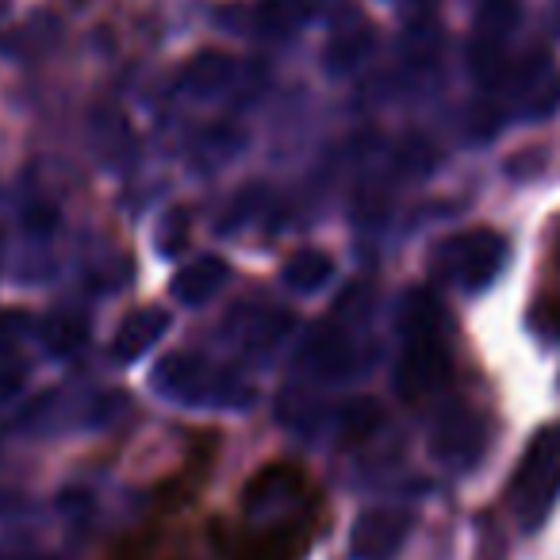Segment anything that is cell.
Wrapping results in <instances>:
<instances>
[{"mask_svg":"<svg viewBox=\"0 0 560 560\" xmlns=\"http://www.w3.org/2000/svg\"><path fill=\"white\" fill-rule=\"evenodd\" d=\"M511 499L526 529H537L549 518V511L560 499V422L545 427L526 445L518 468H514Z\"/></svg>","mask_w":560,"mask_h":560,"instance_id":"1","label":"cell"},{"mask_svg":"<svg viewBox=\"0 0 560 560\" xmlns=\"http://www.w3.org/2000/svg\"><path fill=\"white\" fill-rule=\"evenodd\" d=\"M503 261H506V246L495 231H465V234H453V238H445L442 246H438L434 272H442L457 289L480 292L495 280Z\"/></svg>","mask_w":560,"mask_h":560,"instance_id":"2","label":"cell"},{"mask_svg":"<svg viewBox=\"0 0 560 560\" xmlns=\"http://www.w3.org/2000/svg\"><path fill=\"white\" fill-rule=\"evenodd\" d=\"M450 381V350L442 342V330L407 335L404 358L396 365V388L404 399H427Z\"/></svg>","mask_w":560,"mask_h":560,"instance_id":"3","label":"cell"},{"mask_svg":"<svg viewBox=\"0 0 560 560\" xmlns=\"http://www.w3.org/2000/svg\"><path fill=\"white\" fill-rule=\"evenodd\" d=\"M488 445V427L476 411L468 407H445L434 419L430 430V453H434L442 465L453 468H468Z\"/></svg>","mask_w":560,"mask_h":560,"instance_id":"4","label":"cell"},{"mask_svg":"<svg viewBox=\"0 0 560 560\" xmlns=\"http://www.w3.org/2000/svg\"><path fill=\"white\" fill-rule=\"evenodd\" d=\"M407 529H411V514L407 511H396V506L365 511L350 537L353 560H392L399 549H404Z\"/></svg>","mask_w":560,"mask_h":560,"instance_id":"5","label":"cell"},{"mask_svg":"<svg viewBox=\"0 0 560 560\" xmlns=\"http://www.w3.org/2000/svg\"><path fill=\"white\" fill-rule=\"evenodd\" d=\"M154 388L185 404H208L211 399V369L192 353H170L158 361Z\"/></svg>","mask_w":560,"mask_h":560,"instance_id":"6","label":"cell"},{"mask_svg":"<svg viewBox=\"0 0 560 560\" xmlns=\"http://www.w3.org/2000/svg\"><path fill=\"white\" fill-rule=\"evenodd\" d=\"M170 330V312L162 307H142V312H131L124 323H119L116 338H112V358L116 361H135L158 342V338Z\"/></svg>","mask_w":560,"mask_h":560,"instance_id":"7","label":"cell"},{"mask_svg":"<svg viewBox=\"0 0 560 560\" xmlns=\"http://www.w3.org/2000/svg\"><path fill=\"white\" fill-rule=\"evenodd\" d=\"M223 284H226V265L219 261V257H196L192 265H185V269L173 277V300H180V304H188V307H200V304H208Z\"/></svg>","mask_w":560,"mask_h":560,"instance_id":"8","label":"cell"},{"mask_svg":"<svg viewBox=\"0 0 560 560\" xmlns=\"http://www.w3.org/2000/svg\"><path fill=\"white\" fill-rule=\"evenodd\" d=\"M39 335H43L47 353H55V358H73V353L89 342V319L78 312H55L43 319Z\"/></svg>","mask_w":560,"mask_h":560,"instance_id":"9","label":"cell"},{"mask_svg":"<svg viewBox=\"0 0 560 560\" xmlns=\"http://www.w3.org/2000/svg\"><path fill=\"white\" fill-rule=\"evenodd\" d=\"M330 277H335V261H330V254H323V249H300V254H292L289 265H284V284H289L292 292H300V296L319 292Z\"/></svg>","mask_w":560,"mask_h":560,"instance_id":"10","label":"cell"},{"mask_svg":"<svg viewBox=\"0 0 560 560\" xmlns=\"http://www.w3.org/2000/svg\"><path fill=\"white\" fill-rule=\"evenodd\" d=\"M231 78H234L231 58L219 55V50H203V55H196L192 62H188L180 85H185L188 93H196V96H215L219 89H226V81H231Z\"/></svg>","mask_w":560,"mask_h":560,"instance_id":"11","label":"cell"},{"mask_svg":"<svg viewBox=\"0 0 560 560\" xmlns=\"http://www.w3.org/2000/svg\"><path fill=\"white\" fill-rule=\"evenodd\" d=\"M369 47H373V27L365 24V20H353V32L350 27L338 24L335 35H330V47H327V62L335 73L342 70H353V66L361 62V58L369 55Z\"/></svg>","mask_w":560,"mask_h":560,"instance_id":"12","label":"cell"},{"mask_svg":"<svg viewBox=\"0 0 560 560\" xmlns=\"http://www.w3.org/2000/svg\"><path fill=\"white\" fill-rule=\"evenodd\" d=\"M27 315L24 312H0V350H9V346H16L20 338L27 335Z\"/></svg>","mask_w":560,"mask_h":560,"instance_id":"13","label":"cell"},{"mask_svg":"<svg viewBox=\"0 0 560 560\" xmlns=\"http://www.w3.org/2000/svg\"><path fill=\"white\" fill-rule=\"evenodd\" d=\"M180 242H185V211H173L162 226V254H177Z\"/></svg>","mask_w":560,"mask_h":560,"instance_id":"14","label":"cell"},{"mask_svg":"<svg viewBox=\"0 0 560 560\" xmlns=\"http://www.w3.org/2000/svg\"><path fill=\"white\" fill-rule=\"evenodd\" d=\"M24 226L32 234H50L58 226V215L50 208H35V211H27V215H24Z\"/></svg>","mask_w":560,"mask_h":560,"instance_id":"15","label":"cell"}]
</instances>
